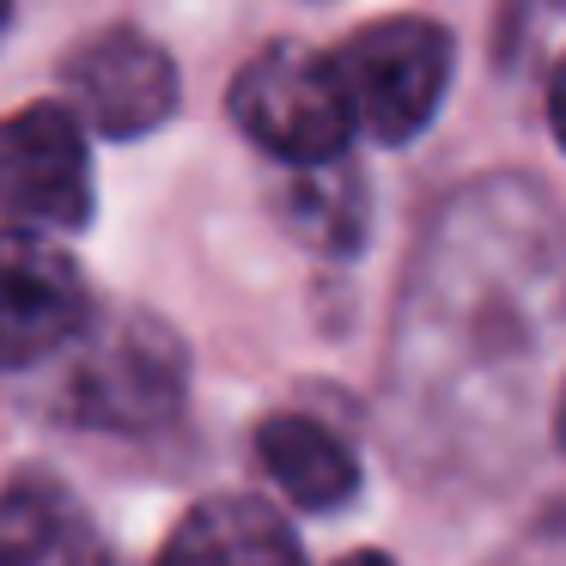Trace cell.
Instances as JSON below:
<instances>
[{"label":"cell","instance_id":"cell-1","mask_svg":"<svg viewBox=\"0 0 566 566\" xmlns=\"http://www.w3.org/2000/svg\"><path fill=\"white\" fill-rule=\"evenodd\" d=\"M232 123L244 128L250 147H262L281 165H298V171L347 159V140L359 128L342 74H335V55L311 50V43H269L238 67Z\"/></svg>","mask_w":566,"mask_h":566},{"label":"cell","instance_id":"cell-2","mask_svg":"<svg viewBox=\"0 0 566 566\" xmlns=\"http://www.w3.org/2000/svg\"><path fill=\"white\" fill-rule=\"evenodd\" d=\"M329 55H335L347 104H354L359 135H371L378 147H402L439 116L444 92H451V67H457L451 31L420 13L347 31Z\"/></svg>","mask_w":566,"mask_h":566},{"label":"cell","instance_id":"cell-3","mask_svg":"<svg viewBox=\"0 0 566 566\" xmlns=\"http://www.w3.org/2000/svg\"><path fill=\"white\" fill-rule=\"evenodd\" d=\"M74 384H67V415L86 427H116L140 432L177 415L184 402V347L165 323L140 317H111L86 323L74 342Z\"/></svg>","mask_w":566,"mask_h":566},{"label":"cell","instance_id":"cell-4","mask_svg":"<svg viewBox=\"0 0 566 566\" xmlns=\"http://www.w3.org/2000/svg\"><path fill=\"white\" fill-rule=\"evenodd\" d=\"M0 213L38 232L92 220V153L80 104H25L0 116Z\"/></svg>","mask_w":566,"mask_h":566},{"label":"cell","instance_id":"cell-5","mask_svg":"<svg viewBox=\"0 0 566 566\" xmlns=\"http://www.w3.org/2000/svg\"><path fill=\"white\" fill-rule=\"evenodd\" d=\"M92 323L80 262L38 226L0 232V371L67 354Z\"/></svg>","mask_w":566,"mask_h":566},{"label":"cell","instance_id":"cell-6","mask_svg":"<svg viewBox=\"0 0 566 566\" xmlns=\"http://www.w3.org/2000/svg\"><path fill=\"white\" fill-rule=\"evenodd\" d=\"M62 80L74 92V104L86 111V123L111 140H140L159 123H171L184 80L177 62L135 25H104L92 38H80L62 55Z\"/></svg>","mask_w":566,"mask_h":566},{"label":"cell","instance_id":"cell-7","mask_svg":"<svg viewBox=\"0 0 566 566\" xmlns=\"http://www.w3.org/2000/svg\"><path fill=\"white\" fill-rule=\"evenodd\" d=\"M153 566H305V548L269 500L213 493L177 517Z\"/></svg>","mask_w":566,"mask_h":566},{"label":"cell","instance_id":"cell-8","mask_svg":"<svg viewBox=\"0 0 566 566\" xmlns=\"http://www.w3.org/2000/svg\"><path fill=\"white\" fill-rule=\"evenodd\" d=\"M0 566H111L92 512L50 475L0 488Z\"/></svg>","mask_w":566,"mask_h":566},{"label":"cell","instance_id":"cell-9","mask_svg":"<svg viewBox=\"0 0 566 566\" xmlns=\"http://www.w3.org/2000/svg\"><path fill=\"white\" fill-rule=\"evenodd\" d=\"M256 463L298 512H342L359 493V457L317 415H269L256 427Z\"/></svg>","mask_w":566,"mask_h":566},{"label":"cell","instance_id":"cell-10","mask_svg":"<svg viewBox=\"0 0 566 566\" xmlns=\"http://www.w3.org/2000/svg\"><path fill=\"white\" fill-rule=\"evenodd\" d=\"M286 213L298 220V232L323 250H347L354 238H366V184L354 171H342V159L305 165V184L286 196Z\"/></svg>","mask_w":566,"mask_h":566},{"label":"cell","instance_id":"cell-11","mask_svg":"<svg viewBox=\"0 0 566 566\" xmlns=\"http://www.w3.org/2000/svg\"><path fill=\"white\" fill-rule=\"evenodd\" d=\"M542 111H548V135H554V147L566 153V50L554 55V67H548V86H542Z\"/></svg>","mask_w":566,"mask_h":566},{"label":"cell","instance_id":"cell-12","mask_svg":"<svg viewBox=\"0 0 566 566\" xmlns=\"http://www.w3.org/2000/svg\"><path fill=\"white\" fill-rule=\"evenodd\" d=\"M335 566H396V560H390L384 548H354V554H342Z\"/></svg>","mask_w":566,"mask_h":566},{"label":"cell","instance_id":"cell-13","mask_svg":"<svg viewBox=\"0 0 566 566\" xmlns=\"http://www.w3.org/2000/svg\"><path fill=\"white\" fill-rule=\"evenodd\" d=\"M554 444H560V457H566V384H560V402H554Z\"/></svg>","mask_w":566,"mask_h":566},{"label":"cell","instance_id":"cell-14","mask_svg":"<svg viewBox=\"0 0 566 566\" xmlns=\"http://www.w3.org/2000/svg\"><path fill=\"white\" fill-rule=\"evenodd\" d=\"M7 19H13V0H0V31H7Z\"/></svg>","mask_w":566,"mask_h":566}]
</instances>
